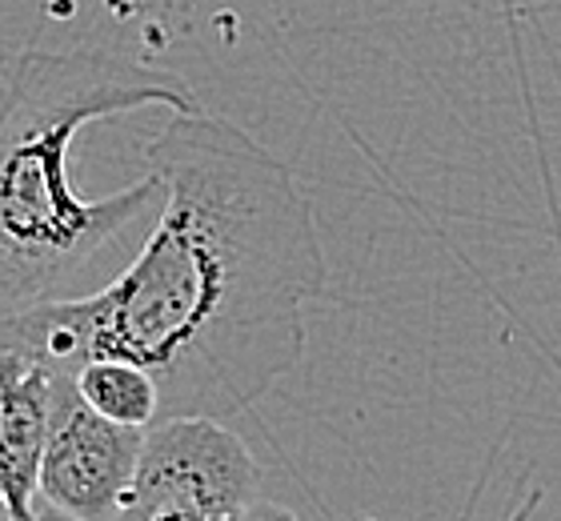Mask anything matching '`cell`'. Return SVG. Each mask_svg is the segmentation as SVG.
Here are the masks:
<instances>
[{
	"mask_svg": "<svg viewBox=\"0 0 561 521\" xmlns=\"http://www.w3.org/2000/svg\"><path fill=\"white\" fill-rule=\"evenodd\" d=\"M145 157L161 208L129 269L0 321V349L57 373L129 361L161 421H229L301 361L305 309L329 281L313 201L277 152L205 109L173 113Z\"/></svg>",
	"mask_w": 561,
	"mask_h": 521,
	"instance_id": "1",
	"label": "cell"
},
{
	"mask_svg": "<svg viewBox=\"0 0 561 521\" xmlns=\"http://www.w3.org/2000/svg\"><path fill=\"white\" fill-rule=\"evenodd\" d=\"M53 414V370L0 349V510L24 521L36 510V477Z\"/></svg>",
	"mask_w": 561,
	"mask_h": 521,
	"instance_id": "5",
	"label": "cell"
},
{
	"mask_svg": "<svg viewBox=\"0 0 561 521\" xmlns=\"http://www.w3.org/2000/svg\"><path fill=\"white\" fill-rule=\"evenodd\" d=\"M0 521H9V518H4V510H0Z\"/></svg>",
	"mask_w": 561,
	"mask_h": 521,
	"instance_id": "10",
	"label": "cell"
},
{
	"mask_svg": "<svg viewBox=\"0 0 561 521\" xmlns=\"http://www.w3.org/2000/svg\"><path fill=\"white\" fill-rule=\"evenodd\" d=\"M237 521H301V518H297V513H293L289 506H280V501L257 498Z\"/></svg>",
	"mask_w": 561,
	"mask_h": 521,
	"instance_id": "7",
	"label": "cell"
},
{
	"mask_svg": "<svg viewBox=\"0 0 561 521\" xmlns=\"http://www.w3.org/2000/svg\"><path fill=\"white\" fill-rule=\"evenodd\" d=\"M152 521H193V518H176V513H161V518H152Z\"/></svg>",
	"mask_w": 561,
	"mask_h": 521,
	"instance_id": "9",
	"label": "cell"
},
{
	"mask_svg": "<svg viewBox=\"0 0 561 521\" xmlns=\"http://www.w3.org/2000/svg\"><path fill=\"white\" fill-rule=\"evenodd\" d=\"M164 104L201 109L185 77L105 48H24L0 65V321L57 302L93 257L161 208V177L84 197L72 145L84 125Z\"/></svg>",
	"mask_w": 561,
	"mask_h": 521,
	"instance_id": "2",
	"label": "cell"
},
{
	"mask_svg": "<svg viewBox=\"0 0 561 521\" xmlns=\"http://www.w3.org/2000/svg\"><path fill=\"white\" fill-rule=\"evenodd\" d=\"M261 498V465L229 421L169 417L145 429L137 477L121 521L161 513L193 521H237Z\"/></svg>",
	"mask_w": 561,
	"mask_h": 521,
	"instance_id": "3",
	"label": "cell"
},
{
	"mask_svg": "<svg viewBox=\"0 0 561 521\" xmlns=\"http://www.w3.org/2000/svg\"><path fill=\"white\" fill-rule=\"evenodd\" d=\"M81 401L117 426L149 429L161 421V394L145 370L129 361H84L69 373Z\"/></svg>",
	"mask_w": 561,
	"mask_h": 521,
	"instance_id": "6",
	"label": "cell"
},
{
	"mask_svg": "<svg viewBox=\"0 0 561 521\" xmlns=\"http://www.w3.org/2000/svg\"><path fill=\"white\" fill-rule=\"evenodd\" d=\"M140 445L145 429L93 414L69 373L53 370V414L36 498L77 521H121L137 477Z\"/></svg>",
	"mask_w": 561,
	"mask_h": 521,
	"instance_id": "4",
	"label": "cell"
},
{
	"mask_svg": "<svg viewBox=\"0 0 561 521\" xmlns=\"http://www.w3.org/2000/svg\"><path fill=\"white\" fill-rule=\"evenodd\" d=\"M24 521H77V518H69V513L53 510V506H36V510L28 513Z\"/></svg>",
	"mask_w": 561,
	"mask_h": 521,
	"instance_id": "8",
	"label": "cell"
}]
</instances>
